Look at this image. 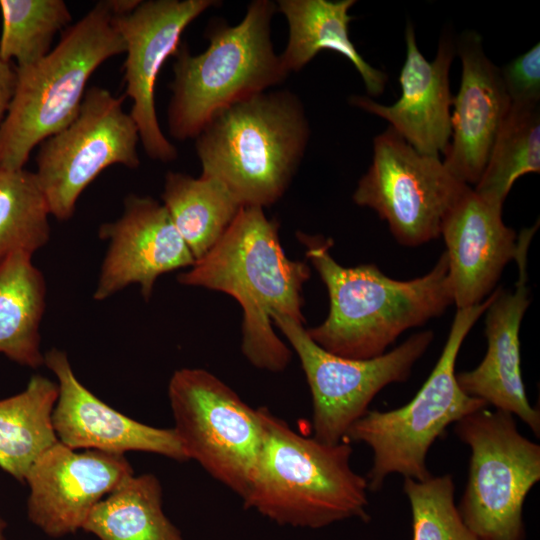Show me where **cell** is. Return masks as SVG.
<instances>
[{
    "label": "cell",
    "mask_w": 540,
    "mask_h": 540,
    "mask_svg": "<svg viewBox=\"0 0 540 540\" xmlns=\"http://www.w3.org/2000/svg\"><path fill=\"white\" fill-rule=\"evenodd\" d=\"M277 5L255 0L239 24L215 20L206 30L209 45L192 55L185 43L175 54L172 97L168 106L170 135L196 138L220 110L282 83L289 73L271 40Z\"/></svg>",
    "instance_id": "cell-6"
},
{
    "label": "cell",
    "mask_w": 540,
    "mask_h": 540,
    "mask_svg": "<svg viewBox=\"0 0 540 540\" xmlns=\"http://www.w3.org/2000/svg\"><path fill=\"white\" fill-rule=\"evenodd\" d=\"M503 204L479 195L470 186L446 213L440 236L446 244L453 303L457 309L484 301L504 267L514 260L518 236L502 218Z\"/></svg>",
    "instance_id": "cell-19"
},
{
    "label": "cell",
    "mask_w": 540,
    "mask_h": 540,
    "mask_svg": "<svg viewBox=\"0 0 540 540\" xmlns=\"http://www.w3.org/2000/svg\"><path fill=\"white\" fill-rule=\"evenodd\" d=\"M298 238L329 296L326 319L307 332L330 353L351 359L378 357L403 332L440 316L453 304L445 252L427 274L402 281L374 264L341 266L330 254V238L304 233Z\"/></svg>",
    "instance_id": "cell-2"
},
{
    "label": "cell",
    "mask_w": 540,
    "mask_h": 540,
    "mask_svg": "<svg viewBox=\"0 0 540 540\" xmlns=\"http://www.w3.org/2000/svg\"><path fill=\"white\" fill-rule=\"evenodd\" d=\"M216 3L214 0H148L141 1L127 15L112 16L126 47L125 93L132 99L129 114L151 159L169 162L178 155L157 119L154 92L159 72L165 61L177 53L186 27Z\"/></svg>",
    "instance_id": "cell-13"
},
{
    "label": "cell",
    "mask_w": 540,
    "mask_h": 540,
    "mask_svg": "<svg viewBox=\"0 0 540 540\" xmlns=\"http://www.w3.org/2000/svg\"><path fill=\"white\" fill-rule=\"evenodd\" d=\"M354 0H279L277 9L285 16L289 38L280 55L284 69L299 71L320 51L330 50L345 57L359 73L371 96L382 94L387 74L371 66L350 39L349 10Z\"/></svg>",
    "instance_id": "cell-21"
},
{
    "label": "cell",
    "mask_w": 540,
    "mask_h": 540,
    "mask_svg": "<svg viewBox=\"0 0 540 540\" xmlns=\"http://www.w3.org/2000/svg\"><path fill=\"white\" fill-rule=\"evenodd\" d=\"M457 309L442 353L429 377L405 405L388 411L368 410L348 430L345 441L362 442L373 453L366 479L370 491L382 488L391 474L422 481L432 474L427 454L447 427L488 406L468 396L456 379L455 364L461 345L492 301Z\"/></svg>",
    "instance_id": "cell-7"
},
{
    "label": "cell",
    "mask_w": 540,
    "mask_h": 540,
    "mask_svg": "<svg viewBox=\"0 0 540 540\" xmlns=\"http://www.w3.org/2000/svg\"><path fill=\"white\" fill-rule=\"evenodd\" d=\"M511 104L540 103V45L517 56L500 68Z\"/></svg>",
    "instance_id": "cell-30"
},
{
    "label": "cell",
    "mask_w": 540,
    "mask_h": 540,
    "mask_svg": "<svg viewBox=\"0 0 540 540\" xmlns=\"http://www.w3.org/2000/svg\"><path fill=\"white\" fill-rule=\"evenodd\" d=\"M174 431L187 455L241 498L251 483L263 441L254 409L214 374L182 368L169 381Z\"/></svg>",
    "instance_id": "cell-9"
},
{
    "label": "cell",
    "mask_w": 540,
    "mask_h": 540,
    "mask_svg": "<svg viewBox=\"0 0 540 540\" xmlns=\"http://www.w3.org/2000/svg\"><path fill=\"white\" fill-rule=\"evenodd\" d=\"M539 172L540 105L511 104L473 189L489 200L504 204L519 177Z\"/></svg>",
    "instance_id": "cell-26"
},
{
    "label": "cell",
    "mask_w": 540,
    "mask_h": 540,
    "mask_svg": "<svg viewBox=\"0 0 540 540\" xmlns=\"http://www.w3.org/2000/svg\"><path fill=\"white\" fill-rule=\"evenodd\" d=\"M412 514V540H479L464 524L450 474L418 481L404 478Z\"/></svg>",
    "instance_id": "cell-29"
},
{
    "label": "cell",
    "mask_w": 540,
    "mask_h": 540,
    "mask_svg": "<svg viewBox=\"0 0 540 540\" xmlns=\"http://www.w3.org/2000/svg\"><path fill=\"white\" fill-rule=\"evenodd\" d=\"M278 231L263 208L244 206L208 253L178 276L182 285L220 291L240 304L242 353L254 367L271 372L283 371L292 357L273 319L305 322L303 285L311 274L307 262L286 256Z\"/></svg>",
    "instance_id": "cell-1"
},
{
    "label": "cell",
    "mask_w": 540,
    "mask_h": 540,
    "mask_svg": "<svg viewBox=\"0 0 540 540\" xmlns=\"http://www.w3.org/2000/svg\"><path fill=\"white\" fill-rule=\"evenodd\" d=\"M0 60L34 64L51 50L54 36L72 19L63 0H0Z\"/></svg>",
    "instance_id": "cell-28"
},
{
    "label": "cell",
    "mask_w": 540,
    "mask_h": 540,
    "mask_svg": "<svg viewBox=\"0 0 540 540\" xmlns=\"http://www.w3.org/2000/svg\"><path fill=\"white\" fill-rule=\"evenodd\" d=\"M469 185L453 176L437 156L425 155L392 128L373 140V158L353 201L373 209L404 246L440 236L443 219Z\"/></svg>",
    "instance_id": "cell-11"
},
{
    "label": "cell",
    "mask_w": 540,
    "mask_h": 540,
    "mask_svg": "<svg viewBox=\"0 0 540 540\" xmlns=\"http://www.w3.org/2000/svg\"><path fill=\"white\" fill-rule=\"evenodd\" d=\"M16 84V66L0 60V126L7 113Z\"/></svg>",
    "instance_id": "cell-31"
},
{
    "label": "cell",
    "mask_w": 540,
    "mask_h": 540,
    "mask_svg": "<svg viewBox=\"0 0 540 540\" xmlns=\"http://www.w3.org/2000/svg\"><path fill=\"white\" fill-rule=\"evenodd\" d=\"M112 16H124L137 8L139 0H108L105 1Z\"/></svg>",
    "instance_id": "cell-32"
},
{
    "label": "cell",
    "mask_w": 540,
    "mask_h": 540,
    "mask_svg": "<svg viewBox=\"0 0 540 540\" xmlns=\"http://www.w3.org/2000/svg\"><path fill=\"white\" fill-rule=\"evenodd\" d=\"M195 261L218 242L243 207L219 180L169 171L161 195Z\"/></svg>",
    "instance_id": "cell-23"
},
{
    "label": "cell",
    "mask_w": 540,
    "mask_h": 540,
    "mask_svg": "<svg viewBox=\"0 0 540 540\" xmlns=\"http://www.w3.org/2000/svg\"><path fill=\"white\" fill-rule=\"evenodd\" d=\"M57 398V383L36 374L22 392L0 400V468L20 482L59 441L52 423Z\"/></svg>",
    "instance_id": "cell-24"
},
{
    "label": "cell",
    "mask_w": 540,
    "mask_h": 540,
    "mask_svg": "<svg viewBox=\"0 0 540 540\" xmlns=\"http://www.w3.org/2000/svg\"><path fill=\"white\" fill-rule=\"evenodd\" d=\"M50 209L34 172L0 169V261L16 251L33 255L50 238Z\"/></svg>",
    "instance_id": "cell-27"
},
{
    "label": "cell",
    "mask_w": 540,
    "mask_h": 540,
    "mask_svg": "<svg viewBox=\"0 0 540 540\" xmlns=\"http://www.w3.org/2000/svg\"><path fill=\"white\" fill-rule=\"evenodd\" d=\"M470 449L469 475L457 506L479 540H525L523 505L540 480V445L523 436L512 414L483 407L455 423Z\"/></svg>",
    "instance_id": "cell-8"
},
{
    "label": "cell",
    "mask_w": 540,
    "mask_h": 540,
    "mask_svg": "<svg viewBox=\"0 0 540 540\" xmlns=\"http://www.w3.org/2000/svg\"><path fill=\"white\" fill-rule=\"evenodd\" d=\"M82 530L100 540H183L162 508V487L153 474L130 475L101 499Z\"/></svg>",
    "instance_id": "cell-25"
},
{
    "label": "cell",
    "mask_w": 540,
    "mask_h": 540,
    "mask_svg": "<svg viewBox=\"0 0 540 540\" xmlns=\"http://www.w3.org/2000/svg\"><path fill=\"white\" fill-rule=\"evenodd\" d=\"M309 136L294 93L252 95L217 112L196 136L201 176L222 182L243 207L271 206L291 183Z\"/></svg>",
    "instance_id": "cell-4"
},
{
    "label": "cell",
    "mask_w": 540,
    "mask_h": 540,
    "mask_svg": "<svg viewBox=\"0 0 540 540\" xmlns=\"http://www.w3.org/2000/svg\"><path fill=\"white\" fill-rule=\"evenodd\" d=\"M538 227L525 228L518 236L514 261L518 279L514 291H494L486 309L485 336L487 351L480 364L470 371L456 373L461 389L496 410L519 417L534 433L540 435V412L531 406L521 373L520 325L530 304L527 286V255Z\"/></svg>",
    "instance_id": "cell-16"
},
{
    "label": "cell",
    "mask_w": 540,
    "mask_h": 540,
    "mask_svg": "<svg viewBox=\"0 0 540 540\" xmlns=\"http://www.w3.org/2000/svg\"><path fill=\"white\" fill-rule=\"evenodd\" d=\"M406 57L399 75L401 96L392 105L367 96H352L350 103L386 120L418 152L439 157L451 138L453 97L449 71L456 54L450 33L442 34L437 54L428 61L418 48L413 25L405 29Z\"/></svg>",
    "instance_id": "cell-18"
},
{
    "label": "cell",
    "mask_w": 540,
    "mask_h": 540,
    "mask_svg": "<svg viewBox=\"0 0 540 540\" xmlns=\"http://www.w3.org/2000/svg\"><path fill=\"white\" fill-rule=\"evenodd\" d=\"M122 103L123 97L91 87L77 117L40 144L34 173L58 220L72 217L79 196L104 169L140 165L138 128Z\"/></svg>",
    "instance_id": "cell-12"
},
{
    "label": "cell",
    "mask_w": 540,
    "mask_h": 540,
    "mask_svg": "<svg viewBox=\"0 0 540 540\" xmlns=\"http://www.w3.org/2000/svg\"><path fill=\"white\" fill-rule=\"evenodd\" d=\"M455 48L462 65L461 82L452 101L451 138L442 161L453 176L470 186L485 168L511 102L500 68L485 54L481 35L467 30Z\"/></svg>",
    "instance_id": "cell-20"
},
{
    "label": "cell",
    "mask_w": 540,
    "mask_h": 540,
    "mask_svg": "<svg viewBox=\"0 0 540 540\" xmlns=\"http://www.w3.org/2000/svg\"><path fill=\"white\" fill-rule=\"evenodd\" d=\"M46 283L32 254L16 251L0 261V353L26 367L44 364L39 327Z\"/></svg>",
    "instance_id": "cell-22"
},
{
    "label": "cell",
    "mask_w": 540,
    "mask_h": 540,
    "mask_svg": "<svg viewBox=\"0 0 540 540\" xmlns=\"http://www.w3.org/2000/svg\"><path fill=\"white\" fill-rule=\"evenodd\" d=\"M125 49L106 2L100 1L45 57L16 67L14 93L0 126V169H23L36 145L67 127L94 71Z\"/></svg>",
    "instance_id": "cell-5"
},
{
    "label": "cell",
    "mask_w": 540,
    "mask_h": 540,
    "mask_svg": "<svg viewBox=\"0 0 540 540\" xmlns=\"http://www.w3.org/2000/svg\"><path fill=\"white\" fill-rule=\"evenodd\" d=\"M130 475L124 454L76 452L58 441L26 473L29 520L50 537L75 533L93 507Z\"/></svg>",
    "instance_id": "cell-14"
},
{
    "label": "cell",
    "mask_w": 540,
    "mask_h": 540,
    "mask_svg": "<svg viewBox=\"0 0 540 540\" xmlns=\"http://www.w3.org/2000/svg\"><path fill=\"white\" fill-rule=\"evenodd\" d=\"M259 408L263 441L242 497L244 508L295 528L320 529L351 518L368 521V483L350 465V444L305 437L268 408Z\"/></svg>",
    "instance_id": "cell-3"
},
{
    "label": "cell",
    "mask_w": 540,
    "mask_h": 540,
    "mask_svg": "<svg viewBox=\"0 0 540 540\" xmlns=\"http://www.w3.org/2000/svg\"><path fill=\"white\" fill-rule=\"evenodd\" d=\"M6 522L0 517V540H5Z\"/></svg>",
    "instance_id": "cell-33"
},
{
    "label": "cell",
    "mask_w": 540,
    "mask_h": 540,
    "mask_svg": "<svg viewBox=\"0 0 540 540\" xmlns=\"http://www.w3.org/2000/svg\"><path fill=\"white\" fill-rule=\"evenodd\" d=\"M44 364L58 381L52 423L59 442L74 450L143 451L188 460L173 428L149 426L104 403L77 379L64 351L50 349L44 354Z\"/></svg>",
    "instance_id": "cell-17"
},
{
    "label": "cell",
    "mask_w": 540,
    "mask_h": 540,
    "mask_svg": "<svg viewBox=\"0 0 540 540\" xmlns=\"http://www.w3.org/2000/svg\"><path fill=\"white\" fill-rule=\"evenodd\" d=\"M273 325L286 337L304 371L312 397L313 437L328 444L344 441L384 387L409 378L434 337L431 330L421 331L378 357L351 359L320 347L302 322L279 316Z\"/></svg>",
    "instance_id": "cell-10"
},
{
    "label": "cell",
    "mask_w": 540,
    "mask_h": 540,
    "mask_svg": "<svg viewBox=\"0 0 540 540\" xmlns=\"http://www.w3.org/2000/svg\"><path fill=\"white\" fill-rule=\"evenodd\" d=\"M99 237L109 246L93 295L97 301L131 284L149 300L159 276L195 263L164 205L149 196H127L121 217L102 224Z\"/></svg>",
    "instance_id": "cell-15"
}]
</instances>
